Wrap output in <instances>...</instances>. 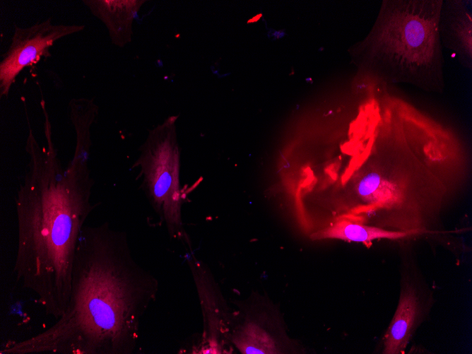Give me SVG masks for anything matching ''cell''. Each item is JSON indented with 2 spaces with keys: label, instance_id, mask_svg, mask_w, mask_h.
<instances>
[{
  "label": "cell",
  "instance_id": "6da1fadb",
  "mask_svg": "<svg viewBox=\"0 0 472 354\" xmlns=\"http://www.w3.org/2000/svg\"><path fill=\"white\" fill-rule=\"evenodd\" d=\"M159 282L133 257L124 232L84 225L63 314L45 330L8 341L1 354H131Z\"/></svg>",
  "mask_w": 472,
  "mask_h": 354
},
{
  "label": "cell",
  "instance_id": "7a4b0ae2",
  "mask_svg": "<svg viewBox=\"0 0 472 354\" xmlns=\"http://www.w3.org/2000/svg\"><path fill=\"white\" fill-rule=\"evenodd\" d=\"M42 110L47 145L41 146L29 127L28 171L16 198L18 237L13 273L56 319L68 303L78 240L95 207L90 200L94 182L89 161L72 158L62 167L46 107Z\"/></svg>",
  "mask_w": 472,
  "mask_h": 354
},
{
  "label": "cell",
  "instance_id": "3957f363",
  "mask_svg": "<svg viewBox=\"0 0 472 354\" xmlns=\"http://www.w3.org/2000/svg\"><path fill=\"white\" fill-rule=\"evenodd\" d=\"M442 1H383L365 49L371 79L427 91L444 87L439 21Z\"/></svg>",
  "mask_w": 472,
  "mask_h": 354
},
{
  "label": "cell",
  "instance_id": "277c9868",
  "mask_svg": "<svg viewBox=\"0 0 472 354\" xmlns=\"http://www.w3.org/2000/svg\"><path fill=\"white\" fill-rule=\"evenodd\" d=\"M171 116L150 131L134 165L140 168L143 185L155 211L167 226L170 235L182 237V193L179 182L180 153L175 122Z\"/></svg>",
  "mask_w": 472,
  "mask_h": 354
},
{
  "label": "cell",
  "instance_id": "5b68a950",
  "mask_svg": "<svg viewBox=\"0 0 472 354\" xmlns=\"http://www.w3.org/2000/svg\"><path fill=\"white\" fill-rule=\"evenodd\" d=\"M81 24H53L50 18L30 27L15 25L11 42L0 63V96L7 97L17 76L25 68L51 56L50 48L57 40L80 33Z\"/></svg>",
  "mask_w": 472,
  "mask_h": 354
},
{
  "label": "cell",
  "instance_id": "8992f818",
  "mask_svg": "<svg viewBox=\"0 0 472 354\" xmlns=\"http://www.w3.org/2000/svg\"><path fill=\"white\" fill-rule=\"evenodd\" d=\"M415 288L406 283L401 288L397 308L384 334L382 353L403 354L423 317Z\"/></svg>",
  "mask_w": 472,
  "mask_h": 354
},
{
  "label": "cell",
  "instance_id": "52a82bcc",
  "mask_svg": "<svg viewBox=\"0 0 472 354\" xmlns=\"http://www.w3.org/2000/svg\"><path fill=\"white\" fill-rule=\"evenodd\" d=\"M83 2L105 25L114 45L122 47L131 42L133 21L145 1L84 0Z\"/></svg>",
  "mask_w": 472,
  "mask_h": 354
},
{
  "label": "cell",
  "instance_id": "ba28073f",
  "mask_svg": "<svg viewBox=\"0 0 472 354\" xmlns=\"http://www.w3.org/2000/svg\"><path fill=\"white\" fill-rule=\"evenodd\" d=\"M418 232V230L406 231L387 230L353 222L347 218H339L328 227L318 230L310 236L313 240L338 239L348 242H362L367 245L377 239H399Z\"/></svg>",
  "mask_w": 472,
  "mask_h": 354
},
{
  "label": "cell",
  "instance_id": "9c48e42d",
  "mask_svg": "<svg viewBox=\"0 0 472 354\" xmlns=\"http://www.w3.org/2000/svg\"><path fill=\"white\" fill-rule=\"evenodd\" d=\"M452 9L446 11V15L441 10L439 21L440 37L446 36L449 42L463 61L471 64V17L465 9L462 3L452 2Z\"/></svg>",
  "mask_w": 472,
  "mask_h": 354
},
{
  "label": "cell",
  "instance_id": "30bf717a",
  "mask_svg": "<svg viewBox=\"0 0 472 354\" xmlns=\"http://www.w3.org/2000/svg\"><path fill=\"white\" fill-rule=\"evenodd\" d=\"M230 341L242 354L278 353L272 336L261 324L249 317L234 328Z\"/></svg>",
  "mask_w": 472,
  "mask_h": 354
},
{
  "label": "cell",
  "instance_id": "8fae6325",
  "mask_svg": "<svg viewBox=\"0 0 472 354\" xmlns=\"http://www.w3.org/2000/svg\"><path fill=\"white\" fill-rule=\"evenodd\" d=\"M261 16V14H258L254 18H252L251 20H249V22L257 21L258 20H259Z\"/></svg>",
  "mask_w": 472,
  "mask_h": 354
}]
</instances>
